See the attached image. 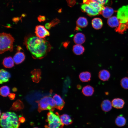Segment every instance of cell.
<instances>
[{
	"mask_svg": "<svg viewBox=\"0 0 128 128\" xmlns=\"http://www.w3.org/2000/svg\"><path fill=\"white\" fill-rule=\"evenodd\" d=\"M69 41H67L62 43V45L65 48H67L69 43Z\"/></svg>",
	"mask_w": 128,
	"mask_h": 128,
	"instance_id": "obj_34",
	"label": "cell"
},
{
	"mask_svg": "<svg viewBox=\"0 0 128 128\" xmlns=\"http://www.w3.org/2000/svg\"><path fill=\"white\" fill-rule=\"evenodd\" d=\"M37 19L38 21L41 22H44L46 20V18L44 16L40 15L37 17Z\"/></svg>",
	"mask_w": 128,
	"mask_h": 128,
	"instance_id": "obj_32",
	"label": "cell"
},
{
	"mask_svg": "<svg viewBox=\"0 0 128 128\" xmlns=\"http://www.w3.org/2000/svg\"><path fill=\"white\" fill-rule=\"evenodd\" d=\"M13 91H17V89L16 88H14L12 89Z\"/></svg>",
	"mask_w": 128,
	"mask_h": 128,
	"instance_id": "obj_36",
	"label": "cell"
},
{
	"mask_svg": "<svg viewBox=\"0 0 128 128\" xmlns=\"http://www.w3.org/2000/svg\"><path fill=\"white\" fill-rule=\"evenodd\" d=\"M81 8L84 12H86L90 16H95L101 14V12L97 9L88 4H83L82 5Z\"/></svg>",
	"mask_w": 128,
	"mask_h": 128,
	"instance_id": "obj_7",
	"label": "cell"
},
{
	"mask_svg": "<svg viewBox=\"0 0 128 128\" xmlns=\"http://www.w3.org/2000/svg\"><path fill=\"white\" fill-rule=\"evenodd\" d=\"M117 16L119 24L115 30L116 32L123 34L128 29V5L120 8L117 11Z\"/></svg>",
	"mask_w": 128,
	"mask_h": 128,
	"instance_id": "obj_3",
	"label": "cell"
},
{
	"mask_svg": "<svg viewBox=\"0 0 128 128\" xmlns=\"http://www.w3.org/2000/svg\"><path fill=\"white\" fill-rule=\"evenodd\" d=\"M10 77V74L9 72L3 69L0 70V83L1 84L8 81Z\"/></svg>",
	"mask_w": 128,
	"mask_h": 128,
	"instance_id": "obj_12",
	"label": "cell"
},
{
	"mask_svg": "<svg viewBox=\"0 0 128 128\" xmlns=\"http://www.w3.org/2000/svg\"><path fill=\"white\" fill-rule=\"evenodd\" d=\"M14 37L9 33L2 32L0 34V53L2 54L7 51H13Z\"/></svg>",
	"mask_w": 128,
	"mask_h": 128,
	"instance_id": "obj_4",
	"label": "cell"
},
{
	"mask_svg": "<svg viewBox=\"0 0 128 128\" xmlns=\"http://www.w3.org/2000/svg\"><path fill=\"white\" fill-rule=\"evenodd\" d=\"M86 37L83 33L78 32L76 34L74 35L73 40L74 42L76 44L81 45L85 41Z\"/></svg>",
	"mask_w": 128,
	"mask_h": 128,
	"instance_id": "obj_11",
	"label": "cell"
},
{
	"mask_svg": "<svg viewBox=\"0 0 128 128\" xmlns=\"http://www.w3.org/2000/svg\"><path fill=\"white\" fill-rule=\"evenodd\" d=\"M46 120L48 124L45 125V128H63L64 125L58 114L57 112L55 114L52 111L48 113Z\"/></svg>",
	"mask_w": 128,
	"mask_h": 128,
	"instance_id": "obj_6",
	"label": "cell"
},
{
	"mask_svg": "<svg viewBox=\"0 0 128 128\" xmlns=\"http://www.w3.org/2000/svg\"><path fill=\"white\" fill-rule=\"evenodd\" d=\"M108 25L111 27H117L119 24L117 17L113 16L109 18L107 21Z\"/></svg>",
	"mask_w": 128,
	"mask_h": 128,
	"instance_id": "obj_24",
	"label": "cell"
},
{
	"mask_svg": "<svg viewBox=\"0 0 128 128\" xmlns=\"http://www.w3.org/2000/svg\"><path fill=\"white\" fill-rule=\"evenodd\" d=\"M15 95L13 93H10L8 95V96L10 99L11 100H14L15 97Z\"/></svg>",
	"mask_w": 128,
	"mask_h": 128,
	"instance_id": "obj_33",
	"label": "cell"
},
{
	"mask_svg": "<svg viewBox=\"0 0 128 128\" xmlns=\"http://www.w3.org/2000/svg\"><path fill=\"white\" fill-rule=\"evenodd\" d=\"M124 100L119 98H116L114 99L112 101V106L114 108L117 109L122 108L124 104Z\"/></svg>",
	"mask_w": 128,
	"mask_h": 128,
	"instance_id": "obj_15",
	"label": "cell"
},
{
	"mask_svg": "<svg viewBox=\"0 0 128 128\" xmlns=\"http://www.w3.org/2000/svg\"><path fill=\"white\" fill-rule=\"evenodd\" d=\"M91 24L93 27L96 29L101 28L103 24L102 20L98 18H94L92 20Z\"/></svg>",
	"mask_w": 128,
	"mask_h": 128,
	"instance_id": "obj_22",
	"label": "cell"
},
{
	"mask_svg": "<svg viewBox=\"0 0 128 128\" xmlns=\"http://www.w3.org/2000/svg\"><path fill=\"white\" fill-rule=\"evenodd\" d=\"M76 23L77 26L84 28L87 26L88 24V22L86 18L83 17H80L77 20Z\"/></svg>",
	"mask_w": 128,
	"mask_h": 128,
	"instance_id": "obj_26",
	"label": "cell"
},
{
	"mask_svg": "<svg viewBox=\"0 0 128 128\" xmlns=\"http://www.w3.org/2000/svg\"><path fill=\"white\" fill-rule=\"evenodd\" d=\"M60 118L61 122L64 125H68L72 123L71 117L67 114H63L60 116Z\"/></svg>",
	"mask_w": 128,
	"mask_h": 128,
	"instance_id": "obj_25",
	"label": "cell"
},
{
	"mask_svg": "<svg viewBox=\"0 0 128 128\" xmlns=\"http://www.w3.org/2000/svg\"><path fill=\"white\" fill-rule=\"evenodd\" d=\"M39 128L37 127H35L34 128Z\"/></svg>",
	"mask_w": 128,
	"mask_h": 128,
	"instance_id": "obj_37",
	"label": "cell"
},
{
	"mask_svg": "<svg viewBox=\"0 0 128 128\" xmlns=\"http://www.w3.org/2000/svg\"><path fill=\"white\" fill-rule=\"evenodd\" d=\"M110 76V74L109 72L105 69L100 71L98 74L99 78L101 80L104 81L108 80Z\"/></svg>",
	"mask_w": 128,
	"mask_h": 128,
	"instance_id": "obj_17",
	"label": "cell"
},
{
	"mask_svg": "<svg viewBox=\"0 0 128 128\" xmlns=\"http://www.w3.org/2000/svg\"><path fill=\"white\" fill-rule=\"evenodd\" d=\"M121 85L125 89H128V78L125 77L122 78L120 81Z\"/></svg>",
	"mask_w": 128,
	"mask_h": 128,
	"instance_id": "obj_30",
	"label": "cell"
},
{
	"mask_svg": "<svg viewBox=\"0 0 128 128\" xmlns=\"http://www.w3.org/2000/svg\"><path fill=\"white\" fill-rule=\"evenodd\" d=\"M21 48L19 46L18 47V51L14 56L13 59L15 63L17 64H20L22 62L25 58V55L23 52H20Z\"/></svg>",
	"mask_w": 128,
	"mask_h": 128,
	"instance_id": "obj_10",
	"label": "cell"
},
{
	"mask_svg": "<svg viewBox=\"0 0 128 128\" xmlns=\"http://www.w3.org/2000/svg\"><path fill=\"white\" fill-rule=\"evenodd\" d=\"M19 120L20 122L23 123L25 119L23 117H20L19 118Z\"/></svg>",
	"mask_w": 128,
	"mask_h": 128,
	"instance_id": "obj_35",
	"label": "cell"
},
{
	"mask_svg": "<svg viewBox=\"0 0 128 128\" xmlns=\"http://www.w3.org/2000/svg\"><path fill=\"white\" fill-rule=\"evenodd\" d=\"M20 122L17 115L14 112L3 113L1 116L0 125L1 128H18Z\"/></svg>",
	"mask_w": 128,
	"mask_h": 128,
	"instance_id": "obj_2",
	"label": "cell"
},
{
	"mask_svg": "<svg viewBox=\"0 0 128 128\" xmlns=\"http://www.w3.org/2000/svg\"><path fill=\"white\" fill-rule=\"evenodd\" d=\"M115 123L119 127H122L125 125L126 120L125 118L121 115L118 116L115 119Z\"/></svg>",
	"mask_w": 128,
	"mask_h": 128,
	"instance_id": "obj_27",
	"label": "cell"
},
{
	"mask_svg": "<svg viewBox=\"0 0 128 128\" xmlns=\"http://www.w3.org/2000/svg\"><path fill=\"white\" fill-rule=\"evenodd\" d=\"M36 102L38 104V110L40 112L44 110L54 111L55 108L54 101L50 96H45Z\"/></svg>",
	"mask_w": 128,
	"mask_h": 128,
	"instance_id": "obj_5",
	"label": "cell"
},
{
	"mask_svg": "<svg viewBox=\"0 0 128 128\" xmlns=\"http://www.w3.org/2000/svg\"><path fill=\"white\" fill-rule=\"evenodd\" d=\"M35 33L36 36L41 38H45L50 35L49 32L43 26L38 25L35 28Z\"/></svg>",
	"mask_w": 128,
	"mask_h": 128,
	"instance_id": "obj_8",
	"label": "cell"
},
{
	"mask_svg": "<svg viewBox=\"0 0 128 128\" xmlns=\"http://www.w3.org/2000/svg\"><path fill=\"white\" fill-rule=\"evenodd\" d=\"M0 91V95L3 97H6L10 94L9 88L6 86L1 87Z\"/></svg>",
	"mask_w": 128,
	"mask_h": 128,
	"instance_id": "obj_28",
	"label": "cell"
},
{
	"mask_svg": "<svg viewBox=\"0 0 128 128\" xmlns=\"http://www.w3.org/2000/svg\"><path fill=\"white\" fill-rule=\"evenodd\" d=\"M102 5H103L107 4L108 0H92Z\"/></svg>",
	"mask_w": 128,
	"mask_h": 128,
	"instance_id": "obj_31",
	"label": "cell"
},
{
	"mask_svg": "<svg viewBox=\"0 0 128 128\" xmlns=\"http://www.w3.org/2000/svg\"><path fill=\"white\" fill-rule=\"evenodd\" d=\"M24 44L35 59L43 58L52 48L49 42L45 38H40L31 34L25 37Z\"/></svg>",
	"mask_w": 128,
	"mask_h": 128,
	"instance_id": "obj_1",
	"label": "cell"
},
{
	"mask_svg": "<svg viewBox=\"0 0 128 128\" xmlns=\"http://www.w3.org/2000/svg\"><path fill=\"white\" fill-rule=\"evenodd\" d=\"M14 63L13 58L9 56L4 59L2 64L6 68H11L14 66Z\"/></svg>",
	"mask_w": 128,
	"mask_h": 128,
	"instance_id": "obj_18",
	"label": "cell"
},
{
	"mask_svg": "<svg viewBox=\"0 0 128 128\" xmlns=\"http://www.w3.org/2000/svg\"><path fill=\"white\" fill-rule=\"evenodd\" d=\"M79 78L80 80L82 82H88L91 80V73L88 71L81 72L79 75Z\"/></svg>",
	"mask_w": 128,
	"mask_h": 128,
	"instance_id": "obj_20",
	"label": "cell"
},
{
	"mask_svg": "<svg viewBox=\"0 0 128 128\" xmlns=\"http://www.w3.org/2000/svg\"><path fill=\"white\" fill-rule=\"evenodd\" d=\"M24 108L23 103L20 100H18L13 103L10 110L17 111L23 109Z\"/></svg>",
	"mask_w": 128,
	"mask_h": 128,
	"instance_id": "obj_21",
	"label": "cell"
},
{
	"mask_svg": "<svg viewBox=\"0 0 128 128\" xmlns=\"http://www.w3.org/2000/svg\"><path fill=\"white\" fill-rule=\"evenodd\" d=\"M114 13V10L111 8L109 7H103L101 14L105 18H109L111 17Z\"/></svg>",
	"mask_w": 128,
	"mask_h": 128,
	"instance_id": "obj_14",
	"label": "cell"
},
{
	"mask_svg": "<svg viewBox=\"0 0 128 128\" xmlns=\"http://www.w3.org/2000/svg\"><path fill=\"white\" fill-rule=\"evenodd\" d=\"M72 50L75 54L79 55L83 53L85 50V48L81 45L77 44L73 46Z\"/></svg>",
	"mask_w": 128,
	"mask_h": 128,
	"instance_id": "obj_23",
	"label": "cell"
},
{
	"mask_svg": "<svg viewBox=\"0 0 128 128\" xmlns=\"http://www.w3.org/2000/svg\"><path fill=\"white\" fill-rule=\"evenodd\" d=\"M59 22V21L57 19H54L51 22L46 23L45 25V28L47 29H49L51 28L54 26Z\"/></svg>",
	"mask_w": 128,
	"mask_h": 128,
	"instance_id": "obj_29",
	"label": "cell"
},
{
	"mask_svg": "<svg viewBox=\"0 0 128 128\" xmlns=\"http://www.w3.org/2000/svg\"><path fill=\"white\" fill-rule=\"evenodd\" d=\"M102 110L104 112H107L110 111L112 108V104L108 100H105L102 101L101 104Z\"/></svg>",
	"mask_w": 128,
	"mask_h": 128,
	"instance_id": "obj_16",
	"label": "cell"
},
{
	"mask_svg": "<svg viewBox=\"0 0 128 128\" xmlns=\"http://www.w3.org/2000/svg\"><path fill=\"white\" fill-rule=\"evenodd\" d=\"M94 92V88L89 85L84 87L82 88V92L83 94L86 96H91Z\"/></svg>",
	"mask_w": 128,
	"mask_h": 128,
	"instance_id": "obj_19",
	"label": "cell"
},
{
	"mask_svg": "<svg viewBox=\"0 0 128 128\" xmlns=\"http://www.w3.org/2000/svg\"><path fill=\"white\" fill-rule=\"evenodd\" d=\"M55 105V108L60 110L62 109L65 104V102L60 96L57 94L53 97Z\"/></svg>",
	"mask_w": 128,
	"mask_h": 128,
	"instance_id": "obj_9",
	"label": "cell"
},
{
	"mask_svg": "<svg viewBox=\"0 0 128 128\" xmlns=\"http://www.w3.org/2000/svg\"><path fill=\"white\" fill-rule=\"evenodd\" d=\"M31 77L33 82L38 83L40 80L41 78V72L39 69H35L31 72Z\"/></svg>",
	"mask_w": 128,
	"mask_h": 128,
	"instance_id": "obj_13",
	"label": "cell"
}]
</instances>
